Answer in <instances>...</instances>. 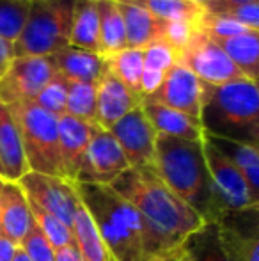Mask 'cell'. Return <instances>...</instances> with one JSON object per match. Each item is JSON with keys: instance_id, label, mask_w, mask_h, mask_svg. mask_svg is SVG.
Here are the masks:
<instances>
[{"instance_id": "obj_10", "label": "cell", "mask_w": 259, "mask_h": 261, "mask_svg": "<svg viewBox=\"0 0 259 261\" xmlns=\"http://www.w3.org/2000/svg\"><path fill=\"white\" fill-rule=\"evenodd\" d=\"M203 139L208 169H210L211 183H213V199L215 210H217V219L225 212L250 206L252 204L250 189L247 185V179L240 172V169L220 149L215 148L206 137Z\"/></svg>"}, {"instance_id": "obj_22", "label": "cell", "mask_w": 259, "mask_h": 261, "mask_svg": "<svg viewBox=\"0 0 259 261\" xmlns=\"http://www.w3.org/2000/svg\"><path fill=\"white\" fill-rule=\"evenodd\" d=\"M118 4L125 21L128 48H146L151 43L158 41L162 21H158L149 11L130 0H118Z\"/></svg>"}, {"instance_id": "obj_43", "label": "cell", "mask_w": 259, "mask_h": 261, "mask_svg": "<svg viewBox=\"0 0 259 261\" xmlns=\"http://www.w3.org/2000/svg\"><path fill=\"white\" fill-rule=\"evenodd\" d=\"M13 261H32V259H31V256H28L27 252L23 251V249L18 247V251H16V254H14Z\"/></svg>"}, {"instance_id": "obj_21", "label": "cell", "mask_w": 259, "mask_h": 261, "mask_svg": "<svg viewBox=\"0 0 259 261\" xmlns=\"http://www.w3.org/2000/svg\"><path fill=\"white\" fill-rule=\"evenodd\" d=\"M180 261H231L224 245L220 226L215 220H206L199 229L185 238L178 249Z\"/></svg>"}, {"instance_id": "obj_44", "label": "cell", "mask_w": 259, "mask_h": 261, "mask_svg": "<svg viewBox=\"0 0 259 261\" xmlns=\"http://www.w3.org/2000/svg\"><path fill=\"white\" fill-rule=\"evenodd\" d=\"M190 2L199 4V6H204V7H206L208 4H211V2H213V0H190Z\"/></svg>"}, {"instance_id": "obj_50", "label": "cell", "mask_w": 259, "mask_h": 261, "mask_svg": "<svg viewBox=\"0 0 259 261\" xmlns=\"http://www.w3.org/2000/svg\"><path fill=\"white\" fill-rule=\"evenodd\" d=\"M257 204H259V203H257Z\"/></svg>"}, {"instance_id": "obj_30", "label": "cell", "mask_w": 259, "mask_h": 261, "mask_svg": "<svg viewBox=\"0 0 259 261\" xmlns=\"http://www.w3.org/2000/svg\"><path fill=\"white\" fill-rule=\"evenodd\" d=\"M108 69L121 82L142 96V76H144V48H126L107 59ZM144 98V96H142Z\"/></svg>"}, {"instance_id": "obj_1", "label": "cell", "mask_w": 259, "mask_h": 261, "mask_svg": "<svg viewBox=\"0 0 259 261\" xmlns=\"http://www.w3.org/2000/svg\"><path fill=\"white\" fill-rule=\"evenodd\" d=\"M112 261H156L176 256L149 222L110 185L75 183Z\"/></svg>"}, {"instance_id": "obj_9", "label": "cell", "mask_w": 259, "mask_h": 261, "mask_svg": "<svg viewBox=\"0 0 259 261\" xmlns=\"http://www.w3.org/2000/svg\"><path fill=\"white\" fill-rule=\"evenodd\" d=\"M178 62L187 66L200 82L208 86H224L233 80L243 79L242 71L222 50V46L200 29L190 45L180 54Z\"/></svg>"}, {"instance_id": "obj_13", "label": "cell", "mask_w": 259, "mask_h": 261, "mask_svg": "<svg viewBox=\"0 0 259 261\" xmlns=\"http://www.w3.org/2000/svg\"><path fill=\"white\" fill-rule=\"evenodd\" d=\"M215 222L231 261H259V204L225 212Z\"/></svg>"}, {"instance_id": "obj_23", "label": "cell", "mask_w": 259, "mask_h": 261, "mask_svg": "<svg viewBox=\"0 0 259 261\" xmlns=\"http://www.w3.org/2000/svg\"><path fill=\"white\" fill-rule=\"evenodd\" d=\"M69 45L101 55L98 0H78L76 2Z\"/></svg>"}, {"instance_id": "obj_18", "label": "cell", "mask_w": 259, "mask_h": 261, "mask_svg": "<svg viewBox=\"0 0 259 261\" xmlns=\"http://www.w3.org/2000/svg\"><path fill=\"white\" fill-rule=\"evenodd\" d=\"M0 165L6 181H20L28 172L20 128L13 112L0 101Z\"/></svg>"}, {"instance_id": "obj_7", "label": "cell", "mask_w": 259, "mask_h": 261, "mask_svg": "<svg viewBox=\"0 0 259 261\" xmlns=\"http://www.w3.org/2000/svg\"><path fill=\"white\" fill-rule=\"evenodd\" d=\"M18 185L23 189L28 203L57 217L73 229L76 213L82 206L75 183L61 176L28 171Z\"/></svg>"}, {"instance_id": "obj_11", "label": "cell", "mask_w": 259, "mask_h": 261, "mask_svg": "<svg viewBox=\"0 0 259 261\" xmlns=\"http://www.w3.org/2000/svg\"><path fill=\"white\" fill-rule=\"evenodd\" d=\"M110 132L121 146L130 169L156 171V135L158 134L149 123L142 105L126 114L119 123L110 128Z\"/></svg>"}, {"instance_id": "obj_45", "label": "cell", "mask_w": 259, "mask_h": 261, "mask_svg": "<svg viewBox=\"0 0 259 261\" xmlns=\"http://www.w3.org/2000/svg\"><path fill=\"white\" fill-rule=\"evenodd\" d=\"M156 261H180V259H178V252H176V256H169V258H160V259H156Z\"/></svg>"}, {"instance_id": "obj_2", "label": "cell", "mask_w": 259, "mask_h": 261, "mask_svg": "<svg viewBox=\"0 0 259 261\" xmlns=\"http://www.w3.org/2000/svg\"><path fill=\"white\" fill-rule=\"evenodd\" d=\"M110 187L138 210L172 252H178L185 238L206 222L162 181L156 171L128 169Z\"/></svg>"}, {"instance_id": "obj_15", "label": "cell", "mask_w": 259, "mask_h": 261, "mask_svg": "<svg viewBox=\"0 0 259 261\" xmlns=\"http://www.w3.org/2000/svg\"><path fill=\"white\" fill-rule=\"evenodd\" d=\"M144 98L135 94L108 69L96 86V123L110 130L126 114L142 105Z\"/></svg>"}, {"instance_id": "obj_25", "label": "cell", "mask_w": 259, "mask_h": 261, "mask_svg": "<svg viewBox=\"0 0 259 261\" xmlns=\"http://www.w3.org/2000/svg\"><path fill=\"white\" fill-rule=\"evenodd\" d=\"M100 13V43L105 59L128 48L126 29L118 0H98Z\"/></svg>"}, {"instance_id": "obj_31", "label": "cell", "mask_w": 259, "mask_h": 261, "mask_svg": "<svg viewBox=\"0 0 259 261\" xmlns=\"http://www.w3.org/2000/svg\"><path fill=\"white\" fill-rule=\"evenodd\" d=\"M96 86L93 82H69L66 116L96 123Z\"/></svg>"}, {"instance_id": "obj_33", "label": "cell", "mask_w": 259, "mask_h": 261, "mask_svg": "<svg viewBox=\"0 0 259 261\" xmlns=\"http://www.w3.org/2000/svg\"><path fill=\"white\" fill-rule=\"evenodd\" d=\"M31 212H32V217H34V222L38 224L41 233L45 234V238L50 242V245H52L55 251L76 244L73 229L69 226H66L63 220H59L57 217L46 213L45 210L34 206V204H31Z\"/></svg>"}, {"instance_id": "obj_27", "label": "cell", "mask_w": 259, "mask_h": 261, "mask_svg": "<svg viewBox=\"0 0 259 261\" xmlns=\"http://www.w3.org/2000/svg\"><path fill=\"white\" fill-rule=\"evenodd\" d=\"M178 62V54L163 41H155L144 48V76H142V96L148 98L162 86L169 69Z\"/></svg>"}, {"instance_id": "obj_35", "label": "cell", "mask_w": 259, "mask_h": 261, "mask_svg": "<svg viewBox=\"0 0 259 261\" xmlns=\"http://www.w3.org/2000/svg\"><path fill=\"white\" fill-rule=\"evenodd\" d=\"M199 29L200 23H195V21H162V25H160V41H163L167 46H170L178 54V57H180V54L195 38Z\"/></svg>"}, {"instance_id": "obj_38", "label": "cell", "mask_w": 259, "mask_h": 261, "mask_svg": "<svg viewBox=\"0 0 259 261\" xmlns=\"http://www.w3.org/2000/svg\"><path fill=\"white\" fill-rule=\"evenodd\" d=\"M222 14L236 20L245 29H249V31L259 32V0L243 4V6H238V7H233V9L225 11V13H222Z\"/></svg>"}, {"instance_id": "obj_41", "label": "cell", "mask_w": 259, "mask_h": 261, "mask_svg": "<svg viewBox=\"0 0 259 261\" xmlns=\"http://www.w3.org/2000/svg\"><path fill=\"white\" fill-rule=\"evenodd\" d=\"M18 247H20V245L13 244L11 240H7L6 237L0 234V261H13Z\"/></svg>"}, {"instance_id": "obj_26", "label": "cell", "mask_w": 259, "mask_h": 261, "mask_svg": "<svg viewBox=\"0 0 259 261\" xmlns=\"http://www.w3.org/2000/svg\"><path fill=\"white\" fill-rule=\"evenodd\" d=\"M215 41V39H213ZM225 54L229 55L243 76L256 80L259 76V32L245 31L235 38L217 41Z\"/></svg>"}, {"instance_id": "obj_3", "label": "cell", "mask_w": 259, "mask_h": 261, "mask_svg": "<svg viewBox=\"0 0 259 261\" xmlns=\"http://www.w3.org/2000/svg\"><path fill=\"white\" fill-rule=\"evenodd\" d=\"M156 174L204 220L217 219L204 139L187 141L169 135H156Z\"/></svg>"}, {"instance_id": "obj_29", "label": "cell", "mask_w": 259, "mask_h": 261, "mask_svg": "<svg viewBox=\"0 0 259 261\" xmlns=\"http://www.w3.org/2000/svg\"><path fill=\"white\" fill-rule=\"evenodd\" d=\"M137 6L144 7L158 21H195L200 23L206 14V7L194 4L190 0H130Z\"/></svg>"}, {"instance_id": "obj_12", "label": "cell", "mask_w": 259, "mask_h": 261, "mask_svg": "<svg viewBox=\"0 0 259 261\" xmlns=\"http://www.w3.org/2000/svg\"><path fill=\"white\" fill-rule=\"evenodd\" d=\"M128 169V160L112 132L100 126L87 148L82 169H80L75 183L110 185Z\"/></svg>"}, {"instance_id": "obj_8", "label": "cell", "mask_w": 259, "mask_h": 261, "mask_svg": "<svg viewBox=\"0 0 259 261\" xmlns=\"http://www.w3.org/2000/svg\"><path fill=\"white\" fill-rule=\"evenodd\" d=\"M53 75L55 66L50 57H14L7 73L0 79V101L7 107L36 101Z\"/></svg>"}, {"instance_id": "obj_5", "label": "cell", "mask_w": 259, "mask_h": 261, "mask_svg": "<svg viewBox=\"0 0 259 261\" xmlns=\"http://www.w3.org/2000/svg\"><path fill=\"white\" fill-rule=\"evenodd\" d=\"M78 0H31V9L14 57H50L69 45L73 14Z\"/></svg>"}, {"instance_id": "obj_34", "label": "cell", "mask_w": 259, "mask_h": 261, "mask_svg": "<svg viewBox=\"0 0 259 261\" xmlns=\"http://www.w3.org/2000/svg\"><path fill=\"white\" fill-rule=\"evenodd\" d=\"M68 91L69 80L64 75L55 71V75L50 79V82L43 87V91L38 94L34 103H38L41 109L50 112L55 117L66 116V103H68Z\"/></svg>"}, {"instance_id": "obj_4", "label": "cell", "mask_w": 259, "mask_h": 261, "mask_svg": "<svg viewBox=\"0 0 259 261\" xmlns=\"http://www.w3.org/2000/svg\"><path fill=\"white\" fill-rule=\"evenodd\" d=\"M200 126L206 135L259 146V89L250 79L224 86L203 84Z\"/></svg>"}, {"instance_id": "obj_17", "label": "cell", "mask_w": 259, "mask_h": 261, "mask_svg": "<svg viewBox=\"0 0 259 261\" xmlns=\"http://www.w3.org/2000/svg\"><path fill=\"white\" fill-rule=\"evenodd\" d=\"M34 222L31 204L18 181H6L0 192V234L20 245Z\"/></svg>"}, {"instance_id": "obj_48", "label": "cell", "mask_w": 259, "mask_h": 261, "mask_svg": "<svg viewBox=\"0 0 259 261\" xmlns=\"http://www.w3.org/2000/svg\"><path fill=\"white\" fill-rule=\"evenodd\" d=\"M0 178H2V165H0Z\"/></svg>"}, {"instance_id": "obj_19", "label": "cell", "mask_w": 259, "mask_h": 261, "mask_svg": "<svg viewBox=\"0 0 259 261\" xmlns=\"http://www.w3.org/2000/svg\"><path fill=\"white\" fill-rule=\"evenodd\" d=\"M50 59L55 66V71L64 75L69 82L98 84L101 76L108 71V62L103 55L73 45H68L57 54L50 55Z\"/></svg>"}, {"instance_id": "obj_47", "label": "cell", "mask_w": 259, "mask_h": 261, "mask_svg": "<svg viewBox=\"0 0 259 261\" xmlns=\"http://www.w3.org/2000/svg\"><path fill=\"white\" fill-rule=\"evenodd\" d=\"M254 82H256V86H257V89H259V76H257L256 80H254Z\"/></svg>"}, {"instance_id": "obj_20", "label": "cell", "mask_w": 259, "mask_h": 261, "mask_svg": "<svg viewBox=\"0 0 259 261\" xmlns=\"http://www.w3.org/2000/svg\"><path fill=\"white\" fill-rule=\"evenodd\" d=\"M146 116L153 124L158 135H169V137L187 139V141H200L204 135L200 121L187 114L174 110L167 105H162L151 98H144L142 101Z\"/></svg>"}, {"instance_id": "obj_46", "label": "cell", "mask_w": 259, "mask_h": 261, "mask_svg": "<svg viewBox=\"0 0 259 261\" xmlns=\"http://www.w3.org/2000/svg\"><path fill=\"white\" fill-rule=\"evenodd\" d=\"M4 183H6V179L0 178V192H2V189H4Z\"/></svg>"}, {"instance_id": "obj_28", "label": "cell", "mask_w": 259, "mask_h": 261, "mask_svg": "<svg viewBox=\"0 0 259 261\" xmlns=\"http://www.w3.org/2000/svg\"><path fill=\"white\" fill-rule=\"evenodd\" d=\"M73 234H75L76 247H78V252L83 261H112L89 212L83 208V204L76 213L75 224H73Z\"/></svg>"}, {"instance_id": "obj_49", "label": "cell", "mask_w": 259, "mask_h": 261, "mask_svg": "<svg viewBox=\"0 0 259 261\" xmlns=\"http://www.w3.org/2000/svg\"><path fill=\"white\" fill-rule=\"evenodd\" d=\"M256 149H257V153H259V146H257V148H256Z\"/></svg>"}, {"instance_id": "obj_14", "label": "cell", "mask_w": 259, "mask_h": 261, "mask_svg": "<svg viewBox=\"0 0 259 261\" xmlns=\"http://www.w3.org/2000/svg\"><path fill=\"white\" fill-rule=\"evenodd\" d=\"M148 98L200 121L203 82L181 62H176L169 69L162 86Z\"/></svg>"}, {"instance_id": "obj_6", "label": "cell", "mask_w": 259, "mask_h": 261, "mask_svg": "<svg viewBox=\"0 0 259 261\" xmlns=\"http://www.w3.org/2000/svg\"><path fill=\"white\" fill-rule=\"evenodd\" d=\"M9 109L20 128L28 171L66 178L61 156L59 117L34 101L11 105Z\"/></svg>"}, {"instance_id": "obj_37", "label": "cell", "mask_w": 259, "mask_h": 261, "mask_svg": "<svg viewBox=\"0 0 259 261\" xmlns=\"http://www.w3.org/2000/svg\"><path fill=\"white\" fill-rule=\"evenodd\" d=\"M32 219H34V217H32ZM20 247L31 256L32 261H57L55 249L50 245V242L45 238V234L41 233V229H39L36 222H32L31 231H28L27 237L23 238Z\"/></svg>"}, {"instance_id": "obj_32", "label": "cell", "mask_w": 259, "mask_h": 261, "mask_svg": "<svg viewBox=\"0 0 259 261\" xmlns=\"http://www.w3.org/2000/svg\"><path fill=\"white\" fill-rule=\"evenodd\" d=\"M31 9V0H0V38L14 43L20 38Z\"/></svg>"}, {"instance_id": "obj_24", "label": "cell", "mask_w": 259, "mask_h": 261, "mask_svg": "<svg viewBox=\"0 0 259 261\" xmlns=\"http://www.w3.org/2000/svg\"><path fill=\"white\" fill-rule=\"evenodd\" d=\"M204 137L218 148L243 174L247 179V185L250 189V197H252V204L259 203V153L254 146L242 144V142L227 141V139H218L206 135Z\"/></svg>"}, {"instance_id": "obj_16", "label": "cell", "mask_w": 259, "mask_h": 261, "mask_svg": "<svg viewBox=\"0 0 259 261\" xmlns=\"http://www.w3.org/2000/svg\"><path fill=\"white\" fill-rule=\"evenodd\" d=\"M100 128L96 123L76 119L71 116L59 117V141H61V156H63L64 176L66 179L75 183L78 172L82 169L87 148L93 141L94 134Z\"/></svg>"}, {"instance_id": "obj_39", "label": "cell", "mask_w": 259, "mask_h": 261, "mask_svg": "<svg viewBox=\"0 0 259 261\" xmlns=\"http://www.w3.org/2000/svg\"><path fill=\"white\" fill-rule=\"evenodd\" d=\"M14 61V43L0 38V79L7 73L11 62Z\"/></svg>"}, {"instance_id": "obj_36", "label": "cell", "mask_w": 259, "mask_h": 261, "mask_svg": "<svg viewBox=\"0 0 259 261\" xmlns=\"http://www.w3.org/2000/svg\"><path fill=\"white\" fill-rule=\"evenodd\" d=\"M200 31H204L215 41H222V39H229L238 34H243L249 29H245L242 23L225 16V14H211L206 11V14L200 20Z\"/></svg>"}, {"instance_id": "obj_40", "label": "cell", "mask_w": 259, "mask_h": 261, "mask_svg": "<svg viewBox=\"0 0 259 261\" xmlns=\"http://www.w3.org/2000/svg\"><path fill=\"white\" fill-rule=\"evenodd\" d=\"M249 2H256V0H213V2L206 6V11L211 14H222L225 11L233 9V7L243 6V4H249Z\"/></svg>"}, {"instance_id": "obj_42", "label": "cell", "mask_w": 259, "mask_h": 261, "mask_svg": "<svg viewBox=\"0 0 259 261\" xmlns=\"http://www.w3.org/2000/svg\"><path fill=\"white\" fill-rule=\"evenodd\" d=\"M57 252V261H83L82 256L78 252V247L75 245H69V247H64V249H59Z\"/></svg>"}]
</instances>
